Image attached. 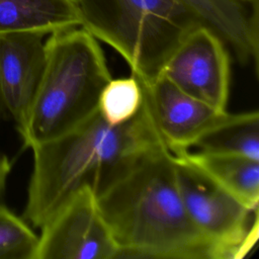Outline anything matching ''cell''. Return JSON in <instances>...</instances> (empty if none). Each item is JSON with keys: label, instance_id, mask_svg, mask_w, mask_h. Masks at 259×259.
I'll return each mask as SVG.
<instances>
[{"label": "cell", "instance_id": "1", "mask_svg": "<svg viewBox=\"0 0 259 259\" xmlns=\"http://www.w3.org/2000/svg\"><path fill=\"white\" fill-rule=\"evenodd\" d=\"M164 147L146 92L139 112L121 124H109L97 110L74 130L30 149L32 170L22 218L40 229L81 187L97 195L142 157Z\"/></svg>", "mask_w": 259, "mask_h": 259}, {"label": "cell", "instance_id": "2", "mask_svg": "<svg viewBox=\"0 0 259 259\" xmlns=\"http://www.w3.org/2000/svg\"><path fill=\"white\" fill-rule=\"evenodd\" d=\"M96 198L117 259H219L187 213L174 155L165 147L142 157Z\"/></svg>", "mask_w": 259, "mask_h": 259}, {"label": "cell", "instance_id": "3", "mask_svg": "<svg viewBox=\"0 0 259 259\" xmlns=\"http://www.w3.org/2000/svg\"><path fill=\"white\" fill-rule=\"evenodd\" d=\"M45 52L42 76L18 133L29 149L65 135L93 115L111 79L98 40L81 26L49 34Z\"/></svg>", "mask_w": 259, "mask_h": 259}, {"label": "cell", "instance_id": "4", "mask_svg": "<svg viewBox=\"0 0 259 259\" xmlns=\"http://www.w3.org/2000/svg\"><path fill=\"white\" fill-rule=\"evenodd\" d=\"M81 27L115 50L148 85L185 35L202 24L182 0H75Z\"/></svg>", "mask_w": 259, "mask_h": 259}, {"label": "cell", "instance_id": "5", "mask_svg": "<svg viewBox=\"0 0 259 259\" xmlns=\"http://www.w3.org/2000/svg\"><path fill=\"white\" fill-rule=\"evenodd\" d=\"M174 163L187 213L218 258H243L258 239V209L246 207L180 157L174 155Z\"/></svg>", "mask_w": 259, "mask_h": 259}, {"label": "cell", "instance_id": "6", "mask_svg": "<svg viewBox=\"0 0 259 259\" xmlns=\"http://www.w3.org/2000/svg\"><path fill=\"white\" fill-rule=\"evenodd\" d=\"M118 253L95 193L84 186L40 228L35 259H117Z\"/></svg>", "mask_w": 259, "mask_h": 259}, {"label": "cell", "instance_id": "7", "mask_svg": "<svg viewBox=\"0 0 259 259\" xmlns=\"http://www.w3.org/2000/svg\"><path fill=\"white\" fill-rule=\"evenodd\" d=\"M187 95L226 111L231 86L230 51L209 27L189 31L165 63L161 74Z\"/></svg>", "mask_w": 259, "mask_h": 259}, {"label": "cell", "instance_id": "8", "mask_svg": "<svg viewBox=\"0 0 259 259\" xmlns=\"http://www.w3.org/2000/svg\"><path fill=\"white\" fill-rule=\"evenodd\" d=\"M142 86L158 132L166 148L174 155L189 151L200 138L222 123L230 114L228 110L214 109L187 95L162 75L150 84Z\"/></svg>", "mask_w": 259, "mask_h": 259}, {"label": "cell", "instance_id": "9", "mask_svg": "<svg viewBox=\"0 0 259 259\" xmlns=\"http://www.w3.org/2000/svg\"><path fill=\"white\" fill-rule=\"evenodd\" d=\"M45 34L9 32L0 34V94L19 133L38 88L46 60Z\"/></svg>", "mask_w": 259, "mask_h": 259}, {"label": "cell", "instance_id": "10", "mask_svg": "<svg viewBox=\"0 0 259 259\" xmlns=\"http://www.w3.org/2000/svg\"><path fill=\"white\" fill-rule=\"evenodd\" d=\"M242 65L259 63V0H182Z\"/></svg>", "mask_w": 259, "mask_h": 259}, {"label": "cell", "instance_id": "11", "mask_svg": "<svg viewBox=\"0 0 259 259\" xmlns=\"http://www.w3.org/2000/svg\"><path fill=\"white\" fill-rule=\"evenodd\" d=\"M175 156L193 166L249 209H258L259 161L201 151H186Z\"/></svg>", "mask_w": 259, "mask_h": 259}, {"label": "cell", "instance_id": "12", "mask_svg": "<svg viewBox=\"0 0 259 259\" xmlns=\"http://www.w3.org/2000/svg\"><path fill=\"white\" fill-rule=\"evenodd\" d=\"M81 23L75 0H0V34L27 31L49 35Z\"/></svg>", "mask_w": 259, "mask_h": 259}, {"label": "cell", "instance_id": "13", "mask_svg": "<svg viewBox=\"0 0 259 259\" xmlns=\"http://www.w3.org/2000/svg\"><path fill=\"white\" fill-rule=\"evenodd\" d=\"M198 151L233 155L259 161L258 110L231 113L213 130L198 140Z\"/></svg>", "mask_w": 259, "mask_h": 259}, {"label": "cell", "instance_id": "14", "mask_svg": "<svg viewBox=\"0 0 259 259\" xmlns=\"http://www.w3.org/2000/svg\"><path fill=\"white\" fill-rule=\"evenodd\" d=\"M144 98V88L135 75L131 74L125 78H111L101 91L98 111L109 124H121L139 112Z\"/></svg>", "mask_w": 259, "mask_h": 259}, {"label": "cell", "instance_id": "15", "mask_svg": "<svg viewBox=\"0 0 259 259\" xmlns=\"http://www.w3.org/2000/svg\"><path fill=\"white\" fill-rule=\"evenodd\" d=\"M38 235L0 200V259H35Z\"/></svg>", "mask_w": 259, "mask_h": 259}, {"label": "cell", "instance_id": "16", "mask_svg": "<svg viewBox=\"0 0 259 259\" xmlns=\"http://www.w3.org/2000/svg\"><path fill=\"white\" fill-rule=\"evenodd\" d=\"M11 172V162L8 157L0 151V200H3L8 177Z\"/></svg>", "mask_w": 259, "mask_h": 259}, {"label": "cell", "instance_id": "17", "mask_svg": "<svg viewBox=\"0 0 259 259\" xmlns=\"http://www.w3.org/2000/svg\"><path fill=\"white\" fill-rule=\"evenodd\" d=\"M6 112H5V108H4V105H3V102H2V99H1V94H0V124L3 120V118L5 117Z\"/></svg>", "mask_w": 259, "mask_h": 259}]
</instances>
